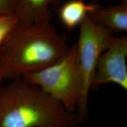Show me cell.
Here are the masks:
<instances>
[{
    "label": "cell",
    "instance_id": "cell-1",
    "mask_svg": "<svg viewBox=\"0 0 127 127\" xmlns=\"http://www.w3.org/2000/svg\"><path fill=\"white\" fill-rule=\"evenodd\" d=\"M75 113L22 77L0 87V127H78Z\"/></svg>",
    "mask_w": 127,
    "mask_h": 127
},
{
    "label": "cell",
    "instance_id": "cell-2",
    "mask_svg": "<svg viewBox=\"0 0 127 127\" xmlns=\"http://www.w3.org/2000/svg\"><path fill=\"white\" fill-rule=\"evenodd\" d=\"M70 47L51 24H18L2 46L3 77L13 79L50 65L61 59Z\"/></svg>",
    "mask_w": 127,
    "mask_h": 127
},
{
    "label": "cell",
    "instance_id": "cell-3",
    "mask_svg": "<svg viewBox=\"0 0 127 127\" xmlns=\"http://www.w3.org/2000/svg\"><path fill=\"white\" fill-rule=\"evenodd\" d=\"M21 77L39 87L67 111L75 113L81 85L75 44L57 62Z\"/></svg>",
    "mask_w": 127,
    "mask_h": 127
},
{
    "label": "cell",
    "instance_id": "cell-4",
    "mask_svg": "<svg viewBox=\"0 0 127 127\" xmlns=\"http://www.w3.org/2000/svg\"><path fill=\"white\" fill-rule=\"evenodd\" d=\"M79 28V37L75 46L81 85L76 115L80 125L88 119L89 94L98 60L114 36L111 30L95 23L88 16Z\"/></svg>",
    "mask_w": 127,
    "mask_h": 127
},
{
    "label": "cell",
    "instance_id": "cell-5",
    "mask_svg": "<svg viewBox=\"0 0 127 127\" xmlns=\"http://www.w3.org/2000/svg\"><path fill=\"white\" fill-rule=\"evenodd\" d=\"M116 84L127 91V38L115 37L96 64L92 88Z\"/></svg>",
    "mask_w": 127,
    "mask_h": 127
},
{
    "label": "cell",
    "instance_id": "cell-6",
    "mask_svg": "<svg viewBox=\"0 0 127 127\" xmlns=\"http://www.w3.org/2000/svg\"><path fill=\"white\" fill-rule=\"evenodd\" d=\"M89 18L111 31L127 32V0L106 8L99 7L89 14Z\"/></svg>",
    "mask_w": 127,
    "mask_h": 127
},
{
    "label": "cell",
    "instance_id": "cell-7",
    "mask_svg": "<svg viewBox=\"0 0 127 127\" xmlns=\"http://www.w3.org/2000/svg\"><path fill=\"white\" fill-rule=\"evenodd\" d=\"M55 1L16 0L14 14L21 23H40L50 21L49 6Z\"/></svg>",
    "mask_w": 127,
    "mask_h": 127
},
{
    "label": "cell",
    "instance_id": "cell-8",
    "mask_svg": "<svg viewBox=\"0 0 127 127\" xmlns=\"http://www.w3.org/2000/svg\"><path fill=\"white\" fill-rule=\"evenodd\" d=\"M99 7L95 2L86 3L84 0H69L59 9L60 20L65 27L72 30L79 27L85 18Z\"/></svg>",
    "mask_w": 127,
    "mask_h": 127
},
{
    "label": "cell",
    "instance_id": "cell-9",
    "mask_svg": "<svg viewBox=\"0 0 127 127\" xmlns=\"http://www.w3.org/2000/svg\"><path fill=\"white\" fill-rule=\"evenodd\" d=\"M18 23L14 14L0 15V47L7 42Z\"/></svg>",
    "mask_w": 127,
    "mask_h": 127
},
{
    "label": "cell",
    "instance_id": "cell-10",
    "mask_svg": "<svg viewBox=\"0 0 127 127\" xmlns=\"http://www.w3.org/2000/svg\"><path fill=\"white\" fill-rule=\"evenodd\" d=\"M16 0H0V15L14 14Z\"/></svg>",
    "mask_w": 127,
    "mask_h": 127
},
{
    "label": "cell",
    "instance_id": "cell-11",
    "mask_svg": "<svg viewBox=\"0 0 127 127\" xmlns=\"http://www.w3.org/2000/svg\"><path fill=\"white\" fill-rule=\"evenodd\" d=\"M4 80V77H3V50L2 46L0 47V87L2 85V82Z\"/></svg>",
    "mask_w": 127,
    "mask_h": 127
},
{
    "label": "cell",
    "instance_id": "cell-12",
    "mask_svg": "<svg viewBox=\"0 0 127 127\" xmlns=\"http://www.w3.org/2000/svg\"><path fill=\"white\" fill-rule=\"evenodd\" d=\"M120 1H122V0H120Z\"/></svg>",
    "mask_w": 127,
    "mask_h": 127
}]
</instances>
